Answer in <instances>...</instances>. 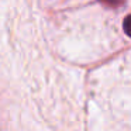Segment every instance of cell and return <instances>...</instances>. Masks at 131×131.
I'll return each mask as SVG.
<instances>
[{
    "instance_id": "cell-1",
    "label": "cell",
    "mask_w": 131,
    "mask_h": 131,
    "mask_svg": "<svg viewBox=\"0 0 131 131\" xmlns=\"http://www.w3.org/2000/svg\"><path fill=\"white\" fill-rule=\"evenodd\" d=\"M123 30H124V32L128 37H131V14L124 18V21H123Z\"/></svg>"
},
{
    "instance_id": "cell-2",
    "label": "cell",
    "mask_w": 131,
    "mask_h": 131,
    "mask_svg": "<svg viewBox=\"0 0 131 131\" xmlns=\"http://www.w3.org/2000/svg\"><path fill=\"white\" fill-rule=\"evenodd\" d=\"M100 2L104 3L106 6H110V7H117V6L124 3V0H100Z\"/></svg>"
}]
</instances>
